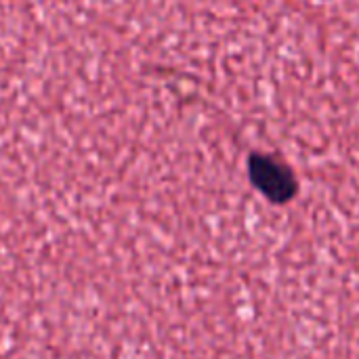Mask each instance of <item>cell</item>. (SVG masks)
Here are the masks:
<instances>
[{
  "instance_id": "cell-1",
  "label": "cell",
  "mask_w": 359,
  "mask_h": 359,
  "mask_svg": "<svg viewBox=\"0 0 359 359\" xmlns=\"http://www.w3.org/2000/svg\"><path fill=\"white\" fill-rule=\"evenodd\" d=\"M246 168H248L250 185L267 202H271L276 206H284V204L292 202L301 191V183H299L294 170L288 164L280 162L276 156L252 151L248 156Z\"/></svg>"
}]
</instances>
